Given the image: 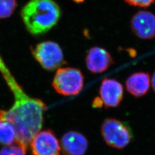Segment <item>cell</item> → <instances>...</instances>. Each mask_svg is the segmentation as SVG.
Wrapping results in <instances>:
<instances>
[{
	"instance_id": "obj_14",
	"label": "cell",
	"mask_w": 155,
	"mask_h": 155,
	"mask_svg": "<svg viewBox=\"0 0 155 155\" xmlns=\"http://www.w3.org/2000/svg\"><path fill=\"white\" fill-rule=\"evenodd\" d=\"M27 148L18 143L6 146L0 150V155H25Z\"/></svg>"
},
{
	"instance_id": "obj_16",
	"label": "cell",
	"mask_w": 155,
	"mask_h": 155,
	"mask_svg": "<svg viewBox=\"0 0 155 155\" xmlns=\"http://www.w3.org/2000/svg\"><path fill=\"white\" fill-rule=\"evenodd\" d=\"M103 103L100 97H96L93 102V106L96 108H99L103 106Z\"/></svg>"
},
{
	"instance_id": "obj_9",
	"label": "cell",
	"mask_w": 155,
	"mask_h": 155,
	"mask_svg": "<svg viewBox=\"0 0 155 155\" xmlns=\"http://www.w3.org/2000/svg\"><path fill=\"white\" fill-rule=\"evenodd\" d=\"M85 62L87 69L93 74L105 72L114 64L110 54L99 47H93L89 49L85 58Z\"/></svg>"
},
{
	"instance_id": "obj_15",
	"label": "cell",
	"mask_w": 155,
	"mask_h": 155,
	"mask_svg": "<svg viewBox=\"0 0 155 155\" xmlns=\"http://www.w3.org/2000/svg\"><path fill=\"white\" fill-rule=\"evenodd\" d=\"M127 4L134 6L140 8H146L152 5L155 2V0H125Z\"/></svg>"
},
{
	"instance_id": "obj_13",
	"label": "cell",
	"mask_w": 155,
	"mask_h": 155,
	"mask_svg": "<svg viewBox=\"0 0 155 155\" xmlns=\"http://www.w3.org/2000/svg\"><path fill=\"white\" fill-rule=\"evenodd\" d=\"M16 6V0H0V18L9 17Z\"/></svg>"
},
{
	"instance_id": "obj_7",
	"label": "cell",
	"mask_w": 155,
	"mask_h": 155,
	"mask_svg": "<svg viewBox=\"0 0 155 155\" xmlns=\"http://www.w3.org/2000/svg\"><path fill=\"white\" fill-rule=\"evenodd\" d=\"M100 98L106 109L120 106L124 99V87L116 79L105 78L101 84Z\"/></svg>"
},
{
	"instance_id": "obj_18",
	"label": "cell",
	"mask_w": 155,
	"mask_h": 155,
	"mask_svg": "<svg viewBox=\"0 0 155 155\" xmlns=\"http://www.w3.org/2000/svg\"><path fill=\"white\" fill-rule=\"evenodd\" d=\"M72 1H75V2H77V3L82 2L84 1V0H72Z\"/></svg>"
},
{
	"instance_id": "obj_10",
	"label": "cell",
	"mask_w": 155,
	"mask_h": 155,
	"mask_svg": "<svg viewBox=\"0 0 155 155\" xmlns=\"http://www.w3.org/2000/svg\"><path fill=\"white\" fill-rule=\"evenodd\" d=\"M61 151L64 155H84L89 147V141L82 133L70 130L61 137Z\"/></svg>"
},
{
	"instance_id": "obj_5",
	"label": "cell",
	"mask_w": 155,
	"mask_h": 155,
	"mask_svg": "<svg viewBox=\"0 0 155 155\" xmlns=\"http://www.w3.org/2000/svg\"><path fill=\"white\" fill-rule=\"evenodd\" d=\"M31 51L35 59L47 71H54L66 63L61 47L55 42L45 41L40 43Z\"/></svg>"
},
{
	"instance_id": "obj_6",
	"label": "cell",
	"mask_w": 155,
	"mask_h": 155,
	"mask_svg": "<svg viewBox=\"0 0 155 155\" xmlns=\"http://www.w3.org/2000/svg\"><path fill=\"white\" fill-rule=\"evenodd\" d=\"M32 155H61V147L55 133L47 129L35 134L29 144Z\"/></svg>"
},
{
	"instance_id": "obj_17",
	"label": "cell",
	"mask_w": 155,
	"mask_h": 155,
	"mask_svg": "<svg viewBox=\"0 0 155 155\" xmlns=\"http://www.w3.org/2000/svg\"><path fill=\"white\" fill-rule=\"evenodd\" d=\"M152 88L155 92V71L153 72L152 78Z\"/></svg>"
},
{
	"instance_id": "obj_11",
	"label": "cell",
	"mask_w": 155,
	"mask_h": 155,
	"mask_svg": "<svg viewBox=\"0 0 155 155\" xmlns=\"http://www.w3.org/2000/svg\"><path fill=\"white\" fill-rule=\"evenodd\" d=\"M127 91L136 98L142 97L148 93L150 86L149 72H134L127 77L125 81Z\"/></svg>"
},
{
	"instance_id": "obj_3",
	"label": "cell",
	"mask_w": 155,
	"mask_h": 155,
	"mask_svg": "<svg viewBox=\"0 0 155 155\" xmlns=\"http://www.w3.org/2000/svg\"><path fill=\"white\" fill-rule=\"evenodd\" d=\"M101 132L106 143L112 148L121 150L133 141V131L127 122L115 118H107L102 123Z\"/></svg>"
},
{
	"instance_id": "obj_2",
	"label": "cell",
	"mask_w": 155,
	"mask_h": 155,
	"mask_svg": "<svg viewBox=\"0 0 155 155\" xmlns=\"http://www.w3.org/2000/svg\"><path fill=\"white\" fill-rule=\"evenodd\" d=\"M61 15V9L53 0H30L21 12L25 27L33 35L50 31L56 25Z\"/></svg>"
},
{
	"instance_id": "obj_1",
	"label": "cell",
	"mask_w": 155,
	"mask_h": 155,
	"mask_svg": "<svg viewBox=\"0 0 155 155\" xmlns=\"http://www.w3.org/2000/svg\"><path fill=\"white\" fill-rule=\"evenodd\" d=\"M12 90L15 101L11 108L6 111V120L14 127L16 142L27 148L42 127L46 106L42 101L28 97L19 86Z\"/></svg>"
},
{
	"instance_id": "obj_12",
	"label": "cell",
	"mask_w": 155,
	"mask_h": 155,
	"mask_svg": "<svg viewBox=\"0 0 155 155\" xmlns=\"http://www.w3.org/2000/svg\"><path fill=\"white\" fill-rule=\"evenodd\" d=\"M5 116L6 111L0 110V144L8 146L16 142V132Z\"/></svg>"
},
{
	"instance_id": "obj_4",
	"label": "cell",
	"mask_w": 155,
	"mask_h": 155,
	"mask_svg": "<svg viewBox=\"0 0 155 155\" xmlns=\"http://www.w3.org/2000/svg\"><path fill=\"white\" fill-rule=\"evenodd\" d=\"M84 77L80 69L75 67L59 68L54 77L52 86L64 96L76 95L83 89Z\"/></svg>"
},
{
	"instance_id": "obj_8",
	"label": "cell",
	"mask_w": 155,
	"mask_h": 155,
	"mask_svg": "<svg viewBox=\"0 0 155 155\" xmlns=\"http://www.w3.org/2000/svg\"><path fill=\"white\" fill-rule=\"evenodd\" d=\"M130 27L137 37L142 39L155 38V15L145 11L137 12L130 21Z\"/></svg>"
}]
</instances>
